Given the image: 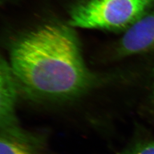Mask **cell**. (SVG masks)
I'll return each instance as SVG.
<instances>
[{
	"instance_id": "2",
	"label": "cell",
	"mask_w": 154,
	"mask_h": 154,
	"mask_svg": "<svg viewBox=\"0 0 154 154\" xmlns=\"http://www.w3.org/2000/svg\"><path fill=\"white\" fill-rule=\"evenodd\" d=\"M154 6V0H88L70 14L72 28L127 30Z\"/></svg>"
},
{
	"instance_id": "1",
	"label": "cell",
	"mask_w": 154,
	"mask_h": 154,
	"mask_svg": "<svg viewBox=\"0 0 154 154\" xmlns=\"http://www.w3.org/2000/svg\"><path fill=\"white\" fill-rule=\"evenodd\" d=\"M10 60L18 85L37 99L76 98L95 83L76 34L65 25L46 24L23 34L11 45Z\"/></svg>"
},
{
	"instance_id": "4",
	"label": "cell",
	"mask_w": 154,
	"mask_h": 154,
	"mask_svg": "<svg viewBox=\"0 0 154 154\" xmlns=\"http://www.w3.org/2000/svg\"><path fill=\"white\" fill-rule=\"evenodd\" d=\"M154 50V10L149 11L126 30L118 47V54L126 57Z\"/></svg>"
},
{
	"instance_id": "3",
	"label": "cell",
	"mask_w": 154,
	"mask_h": 154,
	"mask_svg": "<svg viewBox=\"0 0 154 154\" xmlns=\"http://www.w3.org/2000/svg\"><path fill=\"white\" fill-rule=\"evenodd\" d=\"M0 154H48L46 135L17 124L0 127Z\"/></svg>"
},
{
	"instance_id": "5",
	"label": "cell",
	"mask_w": 154,
	"mask_h": 154,
	"mask_svg": "<svg viewBox=\"0 0 154 154\" xmlns=\"http://www.w3.org/2000/svg\"><path fill=\"white\" fill-rule=\"evenodd\" d=\"M18 84L9 63L1 57L0 63V127L18 124L16 115Z\"/></svg>"
},
{
	"instance_id": "6",
	"label": "cell",
	"mask_w": 154,
	"mask_h": 154,
	"mask_svg": "<svg viewBox=\"0 0 154 154\" xmlns=\"http://www.w3.org/2000/svg\"><path fill=\"white\" fill-rule=\"evenodd\" d=\"M119 154H154V140H138L131 144Z\"/></svg>"
},
{
	"instance_id": "7",
	"label": "cell",
	"mask_w": 154,
	"mask_h": 154,
	"mask_svg": "<svg viewBox=\"0 0 154 154\" xmlns=\"http://www.w3.org/2000/svg\"><path fill=\"white\" fill-rule=\"evenodd\" d=\"M152 100L154 102V83L153 85V89H152Z\"/></svg>"
}]
</instances>
